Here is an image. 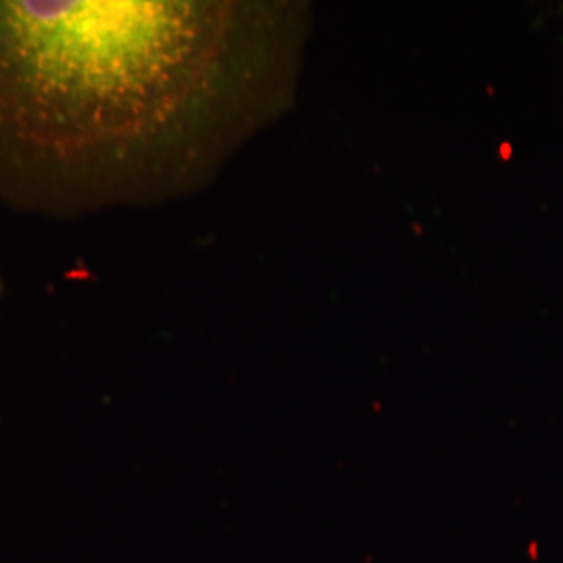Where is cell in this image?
Segmentation results:
<instances>
[{"mask_svg": "<svg viewBox=\"0 0 563 563\" xmlns=\"http://www.w3.org/2000/svg\"><path fill=\"white\" fill-rule=\"evenodd\" d=\"M299 2L0 0V202L78 220L216 180L290 107Z\"/></svg>", "mask_w": 563, "mask_h": 563, "instance_id": "6da1fadb", "label": "cell"}, {"mask_svg": "<svg viewBox=\"0 0 563 563\" xmlns=\"http://www.w3.org/2000/svg\"><path fill=\"white\" fill-rule=\"evenodd\" d=\"M2 288H4V286H2V278H0V295H2Z\"/></svg>", "mask_w": 563, "mask_h": 563, "instance_id": "7a4b0ae2", "label": "cell"}]
</instances>
